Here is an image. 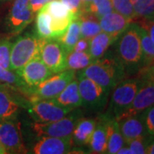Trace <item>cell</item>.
<instances>
[{"instance_id": "6da1fadb", "label": "cell", "mask_w": 154, "mask_h": 154, "mask_svg": "<svg viewBox=\"0 0 154 154\" xmlns=\"http://www.w3.org/2000/svg\"><path fill=\"white\" fill-rule=\"evenodd\" d=\"M115 56L126 74L137 73L143 67V51L136 22H131L115 42Z\"/></svg>"}, {"instance_id": "7a4b0ae2", "label": "cell", "mask_w": 154, "mask_h": 154, "mask_svg": "<svg viewBox=\"0 0 154 154\" xmlns=\"http://www.w3.org/2000/svg\"><path fill=\"white\" fill-rule=\"evenodd\" d=\"M99 84L109 94L116 86L124 79L126 72L121 64L112 57H100L80 73Z\"/></svg>"}, {"instance_id": "3957f363", "label": "cell", "mask_w": 154, "mask_h": 154, "mask_svg": "<svg viewBox=\"0 0 154 154\" xmlns=\"http://www.w3.org/2000/svg\"><path fill=\"white\" fill-rule=\"evenodd\" d=\"M142 84L138 77L122 80L111 91L110 102L105 116L117 120L129 106Z\"/></svg>"}, {"instance_id": "277c9868", "label": "cell", "mask_w": 154, "mask_h": 154, "mask_svg": "<svg viewBox=\"0 0 154 154\" xmlns=\"http://www.w3.org/2000/svg\"><path fill=\"white\" fill-rule=\"evenodd\" d=\"M42 41L43 39L32 34H25L17 38L11 46V70L17 71L29 61L39 56Z\"/></svg>"}, {"instance_id": "5b68a950", "label": "cell", "mask_w": 154, "mask_h": 154, "mask_svg": "<svg viewBox=\"0 0 154 154\" xmlns=\"http://www.w3.org/2000/svg\"><path fill=\"white\" fill-rule=\"evenodd\" d=\"M75 73L72 69H65L51 75L44 82L39 83L32 91V101L38 99H54L75 78Z\"/></svg>"}, {"instance_id": "8992f818", "label": "cell", "mask_w": 154, "mask_h": 154, "mask_svg": "<svg viewBox=\"0 0 154 154\" xmlns=\"http://www.w3.org/2000/svg\"><path fill=\"white\" fill-rule=\"evenodd\" d=\"M78 88L82 105L92 110H102L106 105L109 93L91 79L78 75Z\"/></svg>"}, {"instance_id": "52a82bcc", "label": "cell", "mask_w": 154, "mask_h": 154, "mask_svg": "<svg viewBox=\"0 0 154 154\" xmlns=\"http://www.w3.org/2000/svg\"><path fill=\"white\" fill-rule=\"evenodd\" d=\"M79 119V116L76 113H73L57 121L47 122H34L31 128L32 131L38 138L65 137L72 135Z\"/></svg>"}, {"instance_id": "ba28073f", "label": "cell", "mask_w": 154, "mask_h": 154, "mask_svg": "<svg viewBox=\"0 0 154 154\" xmlns=\"http://www.w3.org/2000/svg\"><path fill=\"white\" fill-rule=\"evenodd\" d=\"M71 109L63 107L53 99H38L31 102L28 111L34 122H47L59 120L71 112Z\"/></svg>"}, {"instance_id": "9c48e42d", "label": "cell", "mask_w": 154, "mask_h": 154, "mask_svg": "<svg viewBox=\"0 0 154 154\" xmlns=\"http://www.w3.org/2000/svg\"><path fill=\"white\" fill-rule=\"evenodd\" d=\"M66 51L57 39H43L39 57L53 74L67 69Z\"/></svg>"}, {"instance_id": "30bf717a", "label": "cell", "mask_w": 154, "mask_h": 154, "mask_svg": "<svg viewBox=\"0 0 154 154\" xmlns=\"http://www.w3.org/2000/svg\"><path fill=\"white\" fill-rule=\"evenodd\" d=\"M44 7L50 15V26L54 39L60 38L70 22L78 18L60 0H51Z\"/></svg>"}, {"instance_id": "8fae6325", "label": "cell", "mask_w": 154, "mask_h": 154, "mask_svg": "<svg viewBox=\"0 0 154 154\" xmlns=\"http://www.w3.org/2000/svg\"><path fill=\"white\" fill-rule=\"evenodd\" d=\"M0 142L7 153H27L20 122L16 119L0 121Z\"/></svg>"}, {"instance_id": "7c38bea8", "label": "cell", "mask_w": 154, "mask_h": 154, "mask_svg": "<svg viewBox=\"0 0 154 154\" xmlns=\"http://www.w3.org/2000/svg\"><path fill=\"white\" fill-rule=\"evenodd\" d=\"M16 72L22 78L25 85L30 88L36 87L39 83L44 82L45 80L53 75V73L45 64L39 56L29 61Z\"/></svg>"}, {"instance_id": "4fadbf2b", "label": "cell", "mask_w": 154, "mask_h": 154, "mask_svg": "<svg viewBox=\"0 0 154 154\" xmlns=\"http://www.w3.org/2000/svg\"><path fill=\"white\" fill-rule=\"evenodd\" d=\"M34 12L32 11L29 0H15L9 13L7 23L13 33H19L33 21Z\"/></svg>"}, {"instance_id": "5bb4252c", "label": "cell", "mask_w": 154, "mask_h": 154, "mask_svg": "<svg viewBox=\"0 0 154 154\" xmlns=\"http://www.w3.org/2000/svg\"><path fill=\"white\" fill-rule=\"evenodd\" d=\"M73 140L72 135L65 137L39 138L33 147L35 154H64L70 152Z\"/></svg>"}, {"instance_id": "9a60e30c", "label": "cell", "mask_w": 154, "mask_h": 154, "mask_svg": "<svg viewBox=\"0 0 154 154\" xmlns=\"http://www.w3.org/2000/svg\"><path fill=\"white\" fill-rule=\"evenodd\" d=\"M153 105L154 82L153 81L142 82V84H141L140 89L138 90L137 94L133 100L131 105L118 119L127 116L140 114Z\"/></svg>"}, {"instance_id": "2e32d148", "label": "cell", "mask_w": 154, "mask_h": 154, "mask_svg": "<svg viewBox=\"0 0 154 154\" xmlns=\"http://www.w3.org/2000/svg\"><path fill=\"white\" fill-rule=\"evenodd\" d=\"M117 122L125 144L133 139L148 134L141 113L122 117L117 120Z\"/></svg>"}, {"instance_id": "e0dca14e", "label": "cell", "mask_w": 154, "mask_h": 154, "mask_svg": "<svg viewBox=\"0 0 154 154\" xmlns=\"http://www.w3.org/2000/svg\"><path fill=\"white\" fill-rule=\"evenodd\" d=\"M99 22L103 32L118 37L133 22L118 12L113 11L99 18Z\"/></svg>"}, {"instance_id": "ac0fdd59", "label": "cell", "mask_w": 154, "mask_h": 154, "mask_svg": "<svg viewBox=\"0 0 154 154\" xmlns=\"http://www.w3.org/2000/svg\"><path fill=\"white\" fill-rule=\"evenodd\" d=\"M108 140V118L102 116L96 127L89 141V147L94 153H105Z\"/></svg>"}, {"instance_id": "d6986e66", "label": "cell", "mask_w": 154, "mask_h": 154, "mask_svg": "<svg viewBox=\"0 0 154 154\" xmlns=\"http://www.w3.org/2000/svg\"><path fill=\"white\" fill-rule=\"evenodd\" d=\"M53 99L61 106L71 110L82 105L78 88V80L74 78L60 94Z\"/></svg>"}, {"instance_id": "ffe728a7", "label": "cell", "mask_w": 154, "mask_h": 154, "mask_svg": "<svg viewBox=\"0 0 154 154\" xmlns=\"http://www.w3.org/2000/svg\"><path fill=\"white\" fill-rule=\"evenodd\" d=\"M6 87L8 86L0 84V121L16 119L19 111L18 102Z\"/></svg>"}, {"instance_id": "44dd1931", "label": "cell", "mask_w": 154, "mask_h": 154, "mask_svg": "<svg viewBox=\"0 0 154 154\" xmlns=\"http://www.w3.org/2000/svg\"><path fill=\"white\" fill-rule=\"evenodd\" d=\"M117 38L118 37H115L111 34L102 31L97 35L94 36L93 38H90L88 51L92 56L94 61L99 59L105 55L107 50L109 49L111 45L114 44Z\"/></svg>"}, {"instance_id": "7402d4cb", "label": "cell", "mask_w": 154, "mask_h": 154, "mask_svg": "<svg viewBox=\"0 0 154 154\" xmlns=\"http://www.w3.org/2000/svg\"><path fill=\"white\" fill-rule=\"evenodd\" d=\"M97 122L92 118H80L72 134L73 143L77 146L88 145Z\"/></svg>"}, {"instance_id": "603a6c76", "label": "cell", "mask_w": 154, "mask_h": 154, "mask_svg": "<svg viewBox=\"0 0 154 154\" xmlns=\"http://www.w3.org/2000/svg\"><path fill=\"white\" fill-rule=\"evenodd\" d=\"M81 38V21L78 17L70 22L65 33L60 38H57V40L66 51L67 54H69L74 51L75 45Z\"/></svg>"}, {"instance_id": "cb8c5ba5", "label": "cell", "mask_w": 154, "mask_h": 154, "mask_svg": "<svg viewBox=\"0 0 154 154\" xmlns=\"http://www.w3.org/2000/svg\"><path fill=\"white\" fill-rule=\"evenodd\" d=\"M124 145L125 141L122 135L117 121L115 119L108 118V140L105 153H117L118 150Z\"/></svg>"}, {"instance_id": "d4e9b609", "label": "cell", "mask_w": 154, "mask_h": 154, "mask_svg": "<svg viewBox=\"0 0 154 154\" xmlns=\"http://www.w3.org/2000/svg\"><path fill=\"white\" fill-rule=\"evenodd\" d=\"M79 19L81 21V34L82 38L90 39L102 32L97 17L84 12L79 17Z\"/></svg>"}, {"instance_id": "484cf974", "label": "cell", "mask_w": 154, "mask_h": 154, "mask_svg": "<svg viewBox=\"0 0 154 154\" xmlns=\"http://www.w3.org/2000/svg\"><path fill=\"white\" fill-rule=\"evenodd\" d=\"M94 62L89 51H73L67 56V69L82 70Z\"/></svg>"}, {"instance_id": "4316f807", "label": "cell", "mask_w": 154, "mask_h": 154, "mask_svg": "<svg viewBox=\"0 0 154 154\" xmlns=\"http://www.w3.org/2000/svg\"><path fill=\"white\" fill-rule=\"evenodd\" d=\"M35 26H36V36L38 38L41 39L53 38V33L50 26V15L45 9L44 6L38 11Z\"/></svg>"}, {"instance_id": "83f0119b", "label": "cell", "mask_w": 154, "mask_h": 154, "mask_svg": "<svg viewBox=\"0 0 154 154\" xmlns=\"http://www.w3.org/2000/svg\"><path fill=\"white\" fill-rule=\"evenodd\" d=\"M114 11L111 0H92L85 5V11L98 19Z\"/></svg>"}, {"instance_id": "f1b7e54d", "label": "cell", "mask_w": 154, "mask_h": 154, "mask_svg": "<svg viewBox=\"0 0 154 154\" xmlns=\"http://www.w3.org/2000/svg\"><path fill=\"white\" fill-rule=\"evenodd\" d=\"M138 30L140 33V43L143 51V67H145L154 61V42L149 37L146 30L139 25H138Z\"/></svg>"}, {"instance_id": "f546056e", "label": "cell", "mask_w": 154, "mask_h": 154, "mask_svg": "<svg viewBox=\"0 0 154 154\" xmlns=\"http://www.w3.org/2000/svg\"><path fill=\"white\" fill-rule=\"evenodd\" d=\"M0 84L11 88H22L26 86L17 72L15 73V71L5 69L2 66H0Z\"/></svg>"}, {"instance_id": "4dcf8cb0", "label": "cell", "mask_w": 154, "mask_h": 154, "mask_svg": "<svg viewBox=\"0 0 154 154\" xmlns=\"http://www.w3.org/2000/svg\"><path fill=\"white\" fill-rule=\"evenodd\" d=\"M137 18L154 17V0H131Z\"/></svg>"}, {"instance_id": "1f68e13d", "label": "cell", "mask_w": 154, "mask_h": 154, "mask_svg": "<svg viewBox=\"0 0 154 154\" xmlns=\"http://www.w3.org/2000/svg\"><path fill=\"white\" fill-rule=\"evenodd\" d=\"M114 11L131 21L137 19L131 0H111Z\"/></svg>"}, {"instance_id": "d6a6232c", "label": "cell", "mask_w": 154, "mask_h": 154, "mask_svg": "<svg viewBox=\"0 0 154 154\" xmlns=\"http://www.w3.org/2000/svg\"><path fill=\"white\" fill-rule=\"evenodd\" d=\"M152 138V136L149 134L140 136L131 140L130 141L126 143V145L131 150L132 154H145L146 152L147 145Z\"/></svg>"}, {"instance_id": "836d02e7", "label": "cell", "mask_w": 154, "mask_h": 154, "mask_svg": "<svg viewBox=\"0 0 154 154\" xmlns=\"http://www.w3.org/2000/svg\"><path fill=\"white\" fill-rule=\"evenodd\" d=\"M12 43L8 39H0V66L11 70V52Z\"/></svg>"}, {"instance_id": "e575fe53", "label": "cell", "mask_w": 154, "mask_h": 154, "mask_svg": "<svg viewBox=\"0 0 154 154\" xmlns=\"http://www.w3.org/2000/svg\"><path fill=\"white\" fill-rule=\"evenodd\" d=\"M144 124L149 135L154 137V105L141 112Z\"/></svg>"}, {"instance_id": "d590c367", "label": "cell", "mask_w": 154, "mask_h": 154, "mask_svg": "<svg viewBox=\"0 0 154 154\" xmlns=\"http://www.w3.org/2000/svg\"><path fill=\"white\" fill-rule=\"evenodd\" d=\"M136 23L146 30L149 37L154 42V17H141L136 19Z\"/></svg>"}, {"instance_id": "8d00e7d4", "label": "cell", "mask_w": 154, "mask_h": 154, "mask_svg": "<svg viewBox=\"0 0 154 154\" xmlns=\"http://www.w3.org/2000/svg\"><path fill=\"white\" fill-rule=\"evenodd\" d=\"M63 4L69 8L74 15L80 17L85 11V4L82 0H60Z\"/></svg>"}, {"instance_id": "74e56055", "label": "cell", "mask_w": 154, "mask_h": 154, "mask_svg": "<svg viewBox=\"0 0 154 154\" xmlns=\"http://www.w3.org/2000/svg\"><path fill=\"white\" fill-rule=\"evenodd\" d=\"M137 77L142 82H147V81L154 82V61L148 65L140 69L137 72Z\"/></svg>"}, {"instance_id": "f35d334b", "label": "cell", "mask_w": 154, "mask_h": 154, "mask_svg": "<svg viewBox=\"0 0 154 154\" xmlns=\"http://www.w3.org/2000/svg\"><path fill=\"white\" fill-rule=\"evenodd\" d=\"M89 49V39L86 38H80L75 45V51H88Z\"/></svg>"}, {"instance_id": "ab89813d", "label": "cell", "mask_w": 154, "mask_h": 154, "mask_svg": "<svg viewBox=\"0 0 154 154\" xmlns=\"http://www.w3.org/2000/svg\"><path fill=\"white\" fill-rule=\"evenodd\" d=\"M51 0H29V5L32 9V11L36 13L38 12L42 7L45 5L47 3H49Z\"/></svg>"}, {"instance_id": "60d3db41", "label": "cell", "mask_w": 154, "mask_h": 154, "mask_svg": "<svg viewBox=\"0 0 154 154\" xmlns=\"http://www.w3.org/2000/svg\"><path fill=\"white\" fill-rule=\"evenodd\" d=\"M146 153L148 154H154V137L151 139V140L149 141L147 147H146Z\"/></svg>"}, {"instance_id": "b9f144b4", "label": "cell", "mask_w": 154, "mask_h": 154, "mask_svg": "<svg viewBox=\"0 0 154 154\" xmlns=\"http://www.w3.org/2000/svg\"><path fill=\"white\" fill-rule=\"evenodd\" d=\"M117 154H132V152L129 149V147L125 144L123 146H122L121 148L118 150Z\"/></svg>"}, {"instance_id": "7bdbcfd3", "label": "cell", "mask_w": 154, "mask_h": 154, "mask_svg": "<svg viewBox=\"0 0 154 154\" xmlns=\"http://www.w3.org/2000/svg\"><path fill=\"white\" fill-rule=\"evenodd\" d=\"M7 153L5 151V149L4 147V146L2 145V143L0 142V154H5Z\"/></svg>"}, {"instance_id": "ee69618b", "label": "cell", "mask_w": 154, "mask_h": 154, "mask_svg": "<svg viewBox=\"0 0 154 154\" xmlns=\"http://www.w3.org/2000/svg\"><path fill=\"white\" fill-rule=\"evenodd\" d=\"M82 2L84 3V4H85V5H87V4H88V3H90V2H91L92 0H82Z\"/></svg>"}, {"instance_id": "f6af8a7d", "label": "cell", "mask_w": 154, "mask_h": 154, "mask_svg": "<svg viewBox=\"0 0 154 154\" xmlns=\"http://www.w3.org/2000/svg\"><path fill=\"white\" fill-rule=\"evenodd\" d=\"M8 1H11V0H0V4H3V3H6Z\"/></svg>"}]
</instances>
